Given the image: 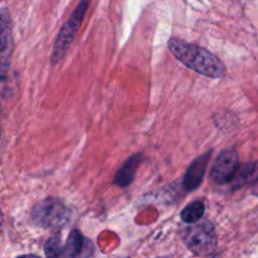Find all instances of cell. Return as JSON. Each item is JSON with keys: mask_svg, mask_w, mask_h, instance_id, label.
<instances>
[{"mask_svg": "<svg viewBox=\"0 0 258 258\" xmlns=\"http://www.w3.org/2000/svg\"><path fill=\"white\" fill-rule=\"evenodd\" d=\"M253 195L258 197V174L256 175L254 179V184H253Z\"/></svg>", "mask_w": 258, "mask_h": 258, "instance_id": "12", "label": "cell"}, {"mask_svg": "<svg viewBox=\"0 0 258 258\" xmlns=\"http://www.w3.org/2000/svg\"><path fill=\"white\" fill-rule=\"evenodd\" d=\"M85 247V239L78 230L71 232L62 250V256L77 257L82 254Z\"/></svg>", "mask_w": 258, "mask_h": 258, "instance_id": "8", "label": "cell"}, {"mask_svg": "<svg viewBox=\"0 0 258 258\" xmlns=\"http://www.w3.org/2000/svg\"><path fill=\"white\" fill-rule=\"evenodd\" d=\"M182 240L185 246L197 255L210 254L217 246L214 227L209 223L190 226L184 231Z\"/></svg>", "mask_w": 258, "mask_h": 258, "instance_id": "4", "label": "cell"}, {"mask_svg": "<svg viewBox=\"0 0 258 258\" xmlns=\"http://www.w3.org/2000/svg\"><path fill=\"white\" fill-rule=\"evenodd\" d=\"M0 38L5 41H12L11 17L7 8H0Z\"/></svg>", "mask_w": 258, "mask_h": 258, "instance_id": "10", "label": "cell"}, {"mask_svg": "<svg viewBox=\"0 0 258 258\" xmlns=\"http://www.w3.org/2000/svg\"><path fill=\"white\" fill-rule=\"evenodd\" d=\"M141 159L142 153H137L130 156L117 171L114 182L120 187L128 186L135 177L137 168L141 163Z\"/></svg>", "mask_w": 258, "mask_h": 258, "instance_id": "7", "label": "cell"}, {"mask_svg": "<svg viewBox=\"0 0 258 258\" xmlns=\"http://www.w3.org/2000/svg\"><path fill=\"white\" fill-rule=\"evenodd\" d=\"M205 214V205L203 202L195 201L187 205L180 213V218L184 223L192 224L198 222Z\"/></svg>", "mask_w": 258, "mask_h": 258, "instance_id": "9", "label": "cell"}, {"mask_svg": "<svg viewBox=\"0 0 258 258\" xmlns=\"http://www.w3.org/2000/svg\"><path fill=\"white\" fill-rule=\"evenodd\" d=\"M168 47L180 62L203 76L221 78L225 75L224 63L215 54L203 47L177 38H171L168 41Z\"/></svg>", "mask_w": 258, "mask_h": 258, "instance_id": "1", "label": "cell"}, {"mask_svg": "<svg viewBox=\"0 0 258 258\" xmlns=\"http://www.w3.org/2000/svg\"><path fill=\"white\" fill-rule=\"evenodd\" d=\"M70 210L59 200L48 198L35 204L31 212L34 224L42 228L56 229L62 227L70 219Z\"/></svg>", "mask_w": 258, "mask_h": 258, "instance_id": "3", "label": "cell"}, {"mask_svg": "<svg viewBox=\"0 0 258 258\" xmlns=\"http://www.w3.org/2000/svg\"><path fill=\"white\" fill-rule=\"evenodd\" d=\"M239 168V155L236 149L226 148L217 156L211 170V179L217 184L231 181Z\"/></svg>", "mask_w": 258, "mask_h": 258, "instance_id": "5", "label": "cell"}, {"mask_svg": "<svg viewBox=\"0 0 258 258\" xmlns=\"http://www.w3.org/2000/svg\"><path fill=\"white\" fill-rule=\"evenodd\" d=\"M63 247L59 238H49L44 244V253L47 257H59L62 256Z\"/></svg>", "mask_w": 258, "mask_h": 258, "instance_id": "11", "label": "cell"}, {"mask_svg": "<svg viewBox=\"0 0 258 258\" xmlns=\"http://www.w3.org/2000/svg\"><path fill=\"white\" fill-rule=\"evenodd\" d=\"M211 157V151L205 152L197 157L188 166L182 180V186L186 191H192L198 188L203 181L207 165Z\"/></svg>", "mask_w": 258, "mask_h": 258, "instance_id": "6", "label": "cell"}, {"mask_svg": "<svg viewBox=\"0 0 258 258\" xmlns=\"http://www.w3.org/2000/svg\"><path fill=\"white\" fill-rule=\"evenodd\" d=\"M90 3L91 0H81L70 15L69 19L61 26L58 34L56 35L51 53V62L53 64L57 63L67 53L76 33L81 27Z\"/></svg>", "mask_w": 258, "mask_h": 258, "instance_id": "2", "label": "cell"}]
</instances>
